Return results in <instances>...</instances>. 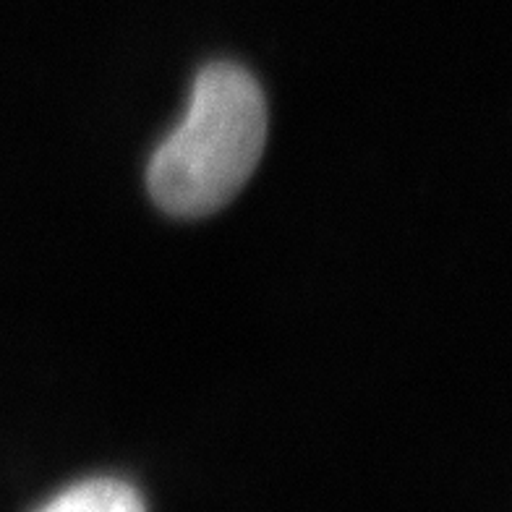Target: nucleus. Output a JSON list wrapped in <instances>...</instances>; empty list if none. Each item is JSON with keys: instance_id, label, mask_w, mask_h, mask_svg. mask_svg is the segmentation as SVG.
I'll return each mask as SVG.
<instances>
[{"instance_id": "nucleus-1", "label": "nucleus", "mask_w": 512, "mask_h": 512, "mask_svg": "<svg viewBox=\"0 0 512 512\" xmlns=\"http://www.w3.org/2000/svg\"><path fill=\"white\" fill-rule=\"evenodd\" d=\"M267 142V102L236 63L196 76L189 110L149 160V194L173 217H207L246 186Z\"/></svg>"}, {"instance_id": "nucleus-2", "label": "nucleus", "mask_w": 512, "mask_h": 512, "mask_svg": "<svg viewBox=\"0 0 512 512\" xmlns=\"http://www.w3.org/2000/svg\"><path fill=\"white\" fill-rule=\"evenodd\" d=\"M37 512H147L142 494L126 481L92 479L76 484Z\"/></svg>"}]
</instances>
